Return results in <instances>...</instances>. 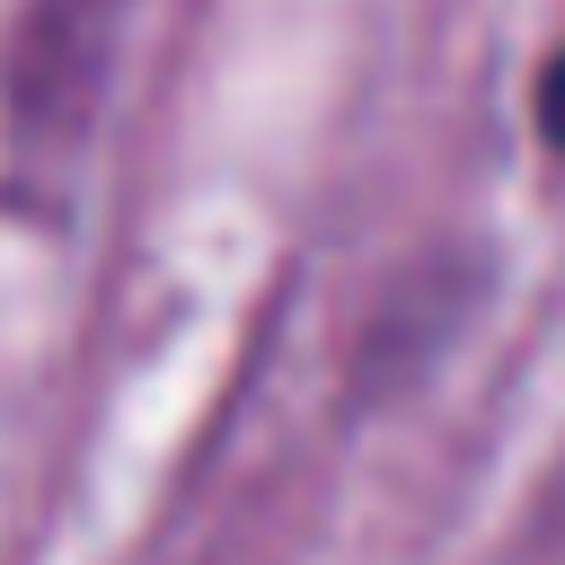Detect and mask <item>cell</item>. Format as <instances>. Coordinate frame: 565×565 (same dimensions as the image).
I'll return each instance as SVG.
<instances>
[{
	"mask_svg": "<svg viewBox=\"0 0 565 565\" xmlns=\"http://www.w3.org/2000/svg\"><path fill=\"white\" fill-rule=\"evenodd\" d=\"M539 132L565 150V44L547 53V71H539Z\"/></svg>",
	"mask_w": 565,
	"mask_h": 565,
	"instance_id": "1",
	"label": "cell"
}]
</instances>
